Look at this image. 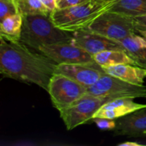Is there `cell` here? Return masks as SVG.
I'll list each match as a JSON object with an SVG mask.
<instances>
[{"label": "cell", "mask_w": 146, "mask_h": 146, "mask_svg": "<svg viewBox=\"0 0 146 146\" xmlns=\"http://www.w3.org/2000/svg\"><path fill=\"white\" fill-rule=\"evenodd\" d=\"M94 58L95 62L102 68L119 64L135 65L134 60L125 51L121 50H106L101 51L94 55Z\"/></svg>", "instance_id": "9a60e30c"}, {"label": "cell", "mask_w": 146, "mask_h": 146, "mask_svg": "<svg viewBox=\"0 0 146 146\" xmlns=\"http://www.w3.org/2000/svg\"><path fill=\"white\" fill-rule=\"evenodd\" d=\"M93 121L96 123V126L103 131L114 130L116 126V120L114 119L98 117V118H93Z\"/></svg>", "instance_id": "ffe728a7"}, {"label": "cell", "mask_w": 146, "mask_h": 146, "mask_svg": "<svg viewBox=\"0 0 146 146\" xmlns=\"http://www.w3.org/2000/svg\"><path fill=\"white\" fill-rule=\"evenodd\" d=\"M135 98H118L106 103L94 115V118H106L116 120L135 111L146 108V104L135 103Z\"/></svg>", "instance_id": "7c38bea8"}, {"label": "cell", "mask_w": 146, "mask_h": 146, "mask_svg": "<svg viewBox=\"0 0 146 146\" xmlns=\"http://www.w3.org/2000/svg\"><path fill=\"white\" fill-rule=\"evenodd\" d=\"M94 1H96L98 3H101V4H105V3L108 2L110 1H112V0H94Z\"/></svg>", "instance_id": "484cf974"}, {"label": "cell", "mask_w": 146, "mask_h": 146, "mask_svg": "<svg viewBox=\"0 0 146 146\" xmlns=\"http://www.w3.org/2000/svg\"><path fill=\"white\" fill-rule=\"evenodd\" d=\"M51 103L58 111L71 105L87 92V88L71 78L54 74L48 87Z\"/></svg>", "instance_id": "52a82bcc"}, {"label": "cell", "mask_w": 146, "mask_h": 146, "mask_svg": "<svg viewBox=\"0 0 146 146\" xmlns=\"http://www.w3.org/2000/svg\"><path fill=\"white\" fill-rule=\"evenodd\" d=\"M22 15L14 14L1 21L0 36L9 41H20L22 28Z\"/></svg>", "instance_id": "e0dca14e"}, {"label": "cell", "mask_w": 146, "mask_h": 146, "mask_svg": "<svg viewBox=\"0 0 146 146\" xmlns=\"http://www.w3.org/2000/svg\"><path fill=\"white\" fill-rule=\"evenodd\" d=\"M113 131L117 135L146 137V108L116 119V126Z\"/></svg>", "instance_id": "8fae6325"}, {"label": "cell", "mask_w": 146, "mask_h": 146, "mask_svg": "<svg viewBox=\"0 0 146 146\" xmlns=\"http://www.w3.org/2000/svg\"><path fill=\"white\" fill-rule=\"evenodd\" d=\"M91 0H61V2L58 4V9H64L67 7H73V6L79 5L84 4Z\"/></svg>", "instance_id": "44dd1931"}, {"label": "cell", "mask_w": 146, "mask_h": 146, "mask_svg": "<svg viewBox=\"0 0 146 146\" xmlns=\"http://www.w3.org/2000/svg\"><path fill=\"white\" fill-rule=\"evenodd\" d=\"M106 74L134 85L143 86L146 78V69L132 64H119L103 68Z\"/></svg>", "instance_id": "4fadbf2b"}, {"label": "cell", "mask_w": 146, "mask_h": 146, "mask_svg": "<svg viewBox=\"0 0 146 146\" xmlns=\"http://www.w3.org/2000/svg\"><path fill=\"white\" fill-rule=\"evenodd\" d=\"M22 19L20 41L36 51L46 44L71 43L72 33L58 28L51 14L23 15Z\"/></svg>", "instance_id": "7a4b0ae2"}, {"label": "cell", "mask_w": 146, "mask_h": 146, "mask_svg": "<svg viewBox=\"0 0 146 146\" xmlns=\"http://www.w3.org/2000/svg\"><path fill=\"white\" fill-rule=\"evenodd\" d=\"M118 145H120V146H140L141 145L137 142H125V143H123L118 144Z\"/></svg>", "instance_id": "d4e9b609"}, {"label": "cell", "mask_w": 146, "mask_h": 146, "mask_svg": "<svg viewBox=\"0 0 146 146\" xmlns=\"http://www.w3.org/2000/svg\"><path fill=\"white\" fill-rule=\"evenodd\" d=\"M38 51L57 64H96L94 56L71 43L46 44L40 46Z\"/></svg>", "instance_id": "ba28073f"}, {"label": "cell", "mask_w": 146, "mask_h": 146, "mask_svg": "<svg viewBox=\"0 0 146 146\" xmlns=\"http://www.w3.org/2000/svg\"><path fill=\"white\" fill-rule=\"evenodd\" d=\"M41 1L51 13L58 8L55 0H41Z\"/></svg>", "instance_id": "603a6c76"}, {"label": "cell", "mask_w": 146, "mask_h": 146, "mask_svg": "<svg viewBox=\"0 0 146 146\" xmlns=\"http://www.w3.org/2000/svg\"><path fill=\"white\" fill-rule=\"evenodd\" d=\"M19 13L21 15L51 14L41 0H17Z\"/></svg>", "instance_id": "ac0fdd59"}, {"label": "cell", "mask_w": 146, "mask_h": 146, "mask_svg": "<svg viewBox=\"0 0 146 146\" xmlns=\"http://www.w3.org/2000/svg\"><path fill=\"white\" fill-rule=\"evenodd\" d=\"M125 52L134 60L135 65L146 69V40L139 34H133L120 41Z\"/></svg>", "instance_id": "5bb4252c"}, {"label": "cell", "mask_w": 146, "mask_h": 146, "mask_svg": "<svg viewBox=\"0 0 146 146\" xmlns=\"http://www.w3.org/2000/svg\"><path fill=\"white\" fill-rule=\"evenodd\" d=\"M19 13L17 0H0V20Z\"/></svg>", "instance_id": "d6986e66"}, {"label": "cell", "mask_w": 146, "mask_h": 146, "mask_svg": "<svg viewBox=\"0 0 146 146\" xmlns=\"http://www.w3.org/2000/svg\"><path fill=\"white\" fill-rule=\"evenodd\" d=\"M84 30L92 31L119 42L135 33L133 17L109 11L99 16Z\"/></svg>", "instance_id": "5b68a950"}, {"label": "cell", "mask_w": 146, "mask_h": 146, "mask_svg": "<svg viewBox=\"0 0 146 146\" xmlns=\"http://www.w3.org/2000/svg\"><path fill=\"white\" fill-rule=\"evenodd\" d=\"M135 28H146V16L133 17Z\"/></svg>", "instance_id": "7402d4cb"}, {"label": "cell", "mask_w": 146, "mask_h": 146, "mask_svg": "<svg viewBox=\"0 0 146 146\" xmlns=\"http://www.w3.org/2000/svg\"><path fill=\"white\" fill-rule=\"evenodd\" d=\"M108 11L131 17L146 16V0H113Z\"/></svg>", "instance_id": "2e32d148"}, {"label": "cell", "mask_w": 146, "mask_h": 146, "mask_svg": "<svg viewBox=\"0 0 146 146\" xmlns=\"http://www.w3.org/2000/svg\"><path fill=\"white\" fill-rule=\"evenodd\" d=\"M55 73L66 76L88 88L106 72L97 64H58Z\"/></svg>", "instance_id": "30bf717a"}, {"label": "cell", "mask_w": 146, "mask_h": 146, "mask_svg": "<svg viewBox=\"0 0 146 146\" xmlns=\"http://www.w3.org/2000/svg\"><path fill=\"white\" fill-rule=\"evenodd\" d=\"M115 99L111 96H96L86 94L68 107L60 110V117L68 131L93 120L96 113L106 104Z\"/></svg>", "instance_id": "277c9868"}, {"label": "cell", "mask_w": 146, "mask_h": 146, "mask_svg": "<svg viewBox=\"0 0 146 146\" xmlns=\"http://www.w3.org/2000/svg\"><path fill=\"white\" fill-rule=\"evenodd\" d=\"M55 1H56V4H57V7H58V4H59V3L61 2V0H55Z\"/></svg>", "instance_id": "4316f807"}, {"label": "cell", "mask_w": 146, "mask_h": 146, "mask_svg": "<svg viewBox=\"0 0 146 146\" xmlns=\"http://www.w3.org/2000/svg\"><path fill=\"white\" fill-rule=\"evenodd\" d=\"M86 94L113 98H146V86L134 85L105 73L94 85L87 88Z\"/></svg>", "instance_id": "8992f818"}, {"label": "cell", "mask_w": 146, "mask_h": 146, "mask_svg": "<svg viewBox=\"0 0 146 146\" xmlns=\"http://www.w3.org/2000/svg\"><path fill=\"white\" fill-rule=\"evenodd\" d=\"M58 64L46 56L34 52L20 41L0 36V72L7 78L36 84L48 91Z\"/></svg>", "instance_id": "6da1fadb"}, {"label": "cell", "mask_w": 146, "mask_h": 146, "mask_svg": "<svg viewBox=\"0 0 146 146\" xmlns=\"http://www.w3.org/2000/svg\"><path fill=\"white\" fill-rule=\"evenodd\" d=\"M135 30L136 34L141 35L146 40V28H135Z\"/></svg>", "instance_id": "cb8c5ba5"}, {"label": "cell", "mask_w": 146, "mask_h": 146, "mask_svg": "<svg viewBox=\"0 0 146 146\" xmlns=\"http://www.w3.org/2000/svg\"><path fill=\"white\" fill-rule=\"evenodd\" d=\"M113 0L105 4L94 0L79 5L58 9L51 13L53 22L60 29L68 32L85 29L99 16L108 11Z\"/></svg>", "instance_id": "3957f363"}, {"label": "cell", "mask_w": 146, "mask_h": 146, "mask_svg": "<svg viewBox=\"0 0 146 146\" xmlns=\"http://www.w3.org/2000/svg\"><path fill=\"white\" fill-rule=\"evenodd\" d=\"M71 44L83 48L93 56L106 50H121L125 51L119 41L84 29L72 33Z\"/></svg>", "instance_id": "9c48e42d"}]
</instances>
